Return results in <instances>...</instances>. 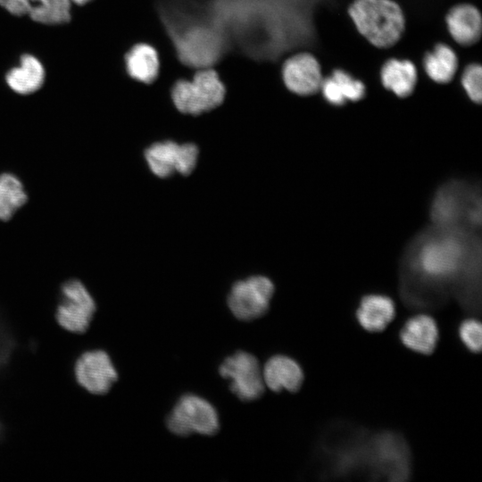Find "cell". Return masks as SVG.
Returning <instances> with one entry per match:
<instances>
[{
  "label": "cell",
  "instance_id": "1",
  "mask_svg": "<svg viewBox=\"0 0 482 482\" xmlns=\"http://www.w3.org/2000/svg\"><path fill=\"white\" fill-rule=\"evenodd\" d=\"M347 14L362 37L378 49L394 46L405 31L404 12L395 0H353Z\"/></svg>",
  "mask_w": 482,
  "mask_h": 482
},
{
  "label": "cell",
  "instance_id": "2",
  "mask_svg": "<svg viewBox=\"0 0 482 482\" xmlns=\"http://www.w3.org/2000/svg\"><path fill=\"white\" fill-rule=\"evenodd\" d=\"M170 96L176 109L185 114L198 115L219 106L225 87L212 67L197 69L191 79H179Z\"/></svg>",
  "mask_w": 482,
  "mask_h": 482
},
{
  "label": "cell",
  "instance_id": "3",
  "mask_svg": "<svg viewBox=\"0 0 482 482\" xmlns=\"http://www.w3.org/2000/svg\"><path fill=\"white\" fill-rule=\"evenodd\" d=\"M96 304L85 285L78 279H70L61 287L55 320L64 330L85 333L95 316Z\"/></svg>",
  "mask_w": 482,
  "mask_h": 482
},
{
  "label": "cell",
  "instance_id": "4",
  "mask_svg": "<svg viewBox=\"0 0 482 482\" xmlns=\"http://www.w3.org/2000/svg\"><path fill=\"white\" fill-rule=\"evenodd\" d=\"M167 427L180 436L193 433L212 436L218 432L220 423L218 413L209 402L187 395L175 404L168 417Z\"/></svg>",
  "mask_w": 482,
  "mask_h": 482
},
{
  "label": "cell",
  "instance_id": "5",
  "mask_svg": "<svg viewBox=\"0 0 482 482\" xmlns=\"http://www.w3.org/2000/svg\"><path fill=\"white\" fill-rule=\"evenodd\" d=\"M464 245L453 235H443L429 238L421 245L417 265L426 275L446 278L453 275L461 264Z\"/></svg>",
  "mask_w": 482,
  "mask_h": 482
},
{
  "label": "cell",
  "instance_id": "6",
  "mask_svg": "<svg viewBox=\"0 0 482 482\" xmlns=\"http://www.w3.org/2000/svg\"><path fill=\"white\" fill-rule=\"evenodd\" d=\"M273 293L274 286L267 277H250L234 284L228 305L236 318L252 320L267 312Z\"/></svg>",
  "mask_w": 482,
  "mask_h": 482
},
{
  "label": "cell",
  "instance_id": "7",
  "mask_svg": "<svg viewBox=\"0 0 482 482\" xmlns=\"http://www.w3.org/2000/svg\"><path fill=\"white\" fill-rule=\"evenodd\" d=\"M222 378L230 380L231 391L243 401H253L262 396L265 385L258 360L245 352L228 357L220 367Z\"/></svg>",
  "mask_w": 482,
  "mask_h": 482
},
{
  "label": "cell",
  "instance_id": "8",
  "mask_svg": "<svg viewBox=\"0 0 482 482\" xmlns=\"http://www.w3.org/2000/svg\"><path fill=\"white\" fill-rule=\"evenodd\" d=\"M281 78L290 93L308 97L320 92L324 76L317 57L308 51L301 50L284 59Z\"/></svg>",
  "mask_w": 482,
  "mask_h": 482
},
{
  "label": "cell",
  "instance_id": "9",
  "mask_svg": "<svg viewBox=\"0 0 482 482\" xmlns=\"http://www.w3.org/2000/svg\"><path fill=\"white\" fill-rule=\"evenodd\" d=\"M145 157L151 171L159 178H167L176 172L188 175L195 167L198 148L192 143L166 140L150 145Z\"/></svg>",
  "mask_w": 482,
  "mask_h": 482
},
{
  "label": "cell",
  "instance_id": "10",
  "mask_svg": "<svg viewBox=\"0 0 482 482\" xmlns=\"http://www.w3.org/2000/svg\"><path fill=\"white\" fill-rule=\"evenodd\" d=\"M73 373L78 385L96 395L108 393L118 379L111 357L101 349L80 353L74 362Z\"/></svg>",
  "mask_w": 482,
  "mask_h": 482
},
{
  "label": "cell",
  "instance_id": "11",
  "mask_svg": "<svg viewBox=\"0 0 482 482\" xmlns=\"http://www.w3.org/2000/svg\"><path fill=\"white\" fill-rule=\"evenodd\" d=\"M370 463L392 479H404L410 471L409 452L404 442L395 434L385 433L370 444Z\"/></svg>",
  "mask_w": 482,
  "mask_h": 482
},
{
  "label": "cell",
  "instance_id": "12",
  "mask_svg": "<svg viewBox=\"0 0 482 482\" xmlns=\"http://www.w3.org/2000/svg\"><path fill=\"white\" fill-rule=\"evenodd\" d=\"M0 5L12 14L29 15L44 24H62L71 19L70 0H0Z\"/></svg>",
  "mask_w": 482,
  "mask_h": 482
},
{
  "label": "cell",
  "instance_id": "13",
  "mask_svg": "<svg viewBox=\"0 0 482 482\" xmlns=\"http://www.w3.org/2000/svg\"><path fill=\"white\" fill-rule=\"evenodd\" d=\"M447 32L461 46L477 44L482 34V16L479 9L470 3L452 6L445 18Z\"/></svg>",
  "mask_w": 482,
  "mask_h": 482
},
{
  "label": "cell",
  "instance_id": "14",
  "mask_svg": "<svg viewBox=\"0 0 482 482\" xmlns=\"http://www.w3.org/2000/svg\"><path fill=\"white\" fill-rule=\"evenodd\" d=\"M320 92L327 103L342 106L348 101H361L366 95V86L361 79L338 68L324 77Z\"/></svg>",
  "mask_w": 482,
  "mask_h": 482
},
{
  "label": "cell",
  "instance_id": "15",
  "mask_svg": "<svg viewBox=\"0 0 482 482\" xmlns=\"http://www.w3.org/2000/svg\"><path fill=\"white\" fill-rule=\"evenodd\" d=\"M383 87L399 98L412 95L418 84V70L409 59L389 58L379 71Z\"/></svg>",
  "mask_w": 482,
  "mask_h": 482
},
{
  "label": "cell",
  "instance_id": "16",
  "mask_svg": "<svg viewBox=\"0 0 482 482\" xmlns=\"http://www.w3.org/2000/svg\"><path fill=\"white\" fill-rule=\"evenodd\" d=\"M262 370L264 385L274 392H296L303 382V372L300 365L285 355L271 357Z\"/></svg>",
  "mask_w": 482,
  "mask_h": 482
},
{
  "label": "cell",
  "instance_id": "17",
  "mask_svg": "<svg viewBox=\"0 0 482 482\" xmlns=\"http://www.w3.org/2000/svg\"><path fill=\"white\" fill-rule=\"evenodd\" d=\"M439 337L435 320L427 314L410 318L400 331L402 343L409 349L422 354H430L436 347Z\"/></svg>",
  "mask_w": 482,
  "mask_h": 482
},
{
  "label": "cell",
  "instance_id": "18",
  "mask_svg": "<svg viewBox=\"0 0 482 482\" xmlns=\"http://www.w3.org/2000/svg\"><path fill=\"white\" fill-rule=\"evenodd\" d=\"M395 316V306L393 300L386 295L377 294L364 296L356 311L359 324L370 332L384 330Z\"/></svg>",
  "mask_w": 482,
  "mask_h": 482
},
{
  "label": "cell",
  "instance_id": "19",
  "mask_svg": "<svg viewBox=\"0 0 482 482\" xmlns=\"http://www.w3.org/2000/svg\"><path fill=\"white\" fill-rule=\"evenodd\" d=\"M159 57L154 46L146 43L133 45L124 54L127 74L133 79L151 83L159 71Z\"/></svg>",
  "mask_w": 482,
  "mask_h": 482
},
{
  "label": "cell",
  "instance_id": "20",
  "mask_svg": "<svg viewBox=\"0 0 482 482\" xmlns=\"http://www.w3.org/2000/svg\"><path fill=\"white\" fill-rule=\"evenodd\" d=\"M422 63L426 75L439 85L452 82L459 69L456 53L445 43H437L427 52Z\"/></svg>",
  "mask_w": 482,
  "mask_h": 482
},
{
  "label": "cell",
  "instance_id": "21",
  "mask_svg": "<svg viewBox=\"0 0 482 482\" xmlns=\"http://www.w3.org/2000/svg\"><path fill=\"white\" fill-rule=\"evenodd\" d=\"M5 80L8 86L21 95L31 94L41 87L45 80L42 63L31 54H23L21 64L10 70Z\"/></svg>",
  "mask_w": 482,
  "mask_h": 482
},
{
  "label": "cell",
  "instance_id": "22",
  "mask_svg": "<svg viewBox=\"0 0 482 482\" xmlns=\"http://www.w3.org/2000/svg\"><path fill=\"white\" fill-rule=\"evenodd\" d=\"M21 181L13 174H0V220H8L26 203Z\"/></svg>",
  "mask_w": 482,
  "mask_h": 482
},
{
  "label": "cell",
  "instance_id": "23",
  "mask_svg": "<svg viewBox=\"0 0 482 482\" xmlns=\"http://www.w3.org/2000/svg\"><path fill=\"white\" fill-rule=\"evenodd\" d=\"M459 195L460 192L453 186L445 187L437 194L434 202L433 216L438 223L446 225L457 219L461 209Z\"/></svg>",
  "mask_w": 482,
  "mask_h": 482
},
{
  "label": "cell",
  "instance_id": "24",
  "mask_svg": "<svg viewBox=\"0 0 482 482\" xmlns=\"http://www.w3.org/2000/svg\"><path fill=\"white\" fill-rule=\"evenodd\" d=\"M461 87L470 100L479 104L482 100V67L479 63H470L461 77Z\"/></svg>",
  "mask_w": 482,
  "mask_h": 482
},
{
  "label": "cell",
  "instance_id": "25",
  "mask_svg": "<svg viewBox=\"0 0 482 482\" xmlns=\"http://www.w3.org/2000/svg\"><path fill=\"white\" fill-rule=\"evenodd\" d=\"M459 336L464 345L472 353H478L482 345V328L478 320L468 319L459 327Z\"/></svg>",
  "mask_w": 482,
  "mask_h": 482
},
{
  "label": "cell",
  "instance_id": "26",
  "mask_svg": "<svg viewBox=\"0 0 482 482\" xmlns=\"http://www.w3.org/2000/svg\"><path fill=\"white\" fill-rule=\"evenodd\" d=\"M16 345L12 331L0 317V373L9 364Z\"/></svg>",
  "mask_w": 482,
  "mask_h": 482
},
{
  "label": "cell",
  "instance_id": "27",
  "mask_svg": "<svg viewBox=\"0 0 482 482\" xmlns=\"http://www.w3.org/2000/svg\"><path fill=\"white\" fill-rule=\"evenodd\" d=\"M70 1L77 4L82 5V4H87V2H90L91 0H70Z\"/></svg>",
  "mask_w": 482,
  "mask_h": 482
},
{
  "label": "cell",
  "instance_id": "28",
  "mask_svg": "<svg viewBox=\"0 0 482 482\" xmlns=\"http://www.w3.org/2000/svg\"><path fill=\"white\" fill-rule=\"evenodd\" d=\"M4 436V426L0 421V440L3 438Z\"/></svg>",
  "mask_w": 482,
  "mask_h": 482
}]
</instances>
